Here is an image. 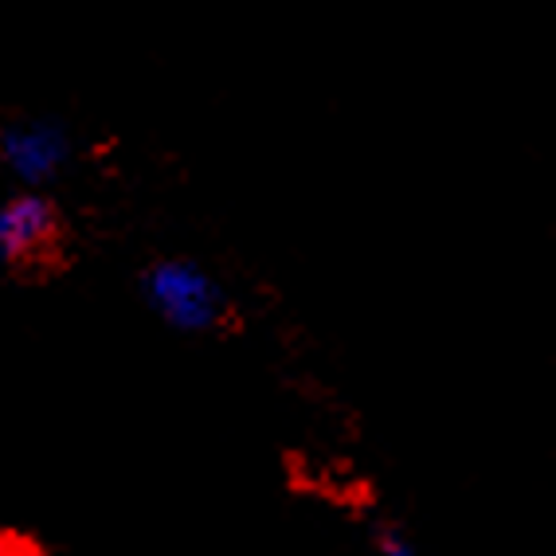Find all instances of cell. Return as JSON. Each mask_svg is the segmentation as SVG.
<instances>
[{"label":"cell","instance_id":"obj_1","mask_svg":"<svg viewBox=\"0 0 556 556\" xmlns=\"http://www.w3.org/2000/svg\"><path fill=\"white\" fill-rule=\"evenodd\" d=\"M146 302L177 333H212L228 318V294L208 267L192 258H161L146 270Z\"/></svg>","mask_w":556,"mask_h":556},{"label":"cell","instance_id":"obj_2","mask_svg":"<svg viewBox=\"0 0 556 556\" xmlns=\"http://www.w3.org/2000/svg\"><path fill=\"white\" fill-rule=\"evenodd\" d=\"M71 157V138L60 122H16L0 129V165L36 192L60 177Z\"/></svg>","mask_w":556,"mask_h":556},{"label":"cell","instance_id":"obj_5","mask_svg":"<svg viewBox=\"0 0 556 556\" xmlns=\"http://www.w3.org/2000/svg\"><path fill=\"white\" fill-rule=\"evenodd\" d=\"M0 556H48V553H40V548L31 545V541H24V536L0 533Z\"/></svg>","mask_w":556,"mask_h":556},{"label":"cell","instance_id":"obj_3","mask_svg":"<svg viewBox=\"0 0 556 556\" xmlns=\"http://www.w3.org/2000/svg\"><path fill=\"white\" fill-rule=\"evenodd\" d=\"M60 239V219L51 200L40 192H16L0 204V263L4 267H31L43 263Z\"/></svg>","mask_w":556,"mask_h":556},{"label":"cell","instance_id":"obj_4","mask_svg":"<svg viewBox=\"0 0 556 556\" xmlns=\"http://www.w3.org/2000/svg\"><path fill=\"white\" fill-rule=\"evenodd\" d=\"M377 556H424V553H419L400 529H384V533L377 536Z\"/></svg>","mask_w":556,"mask_h":556}]
</instances>
